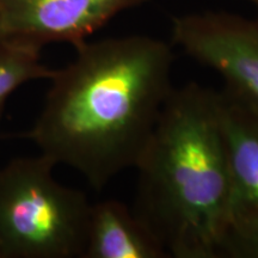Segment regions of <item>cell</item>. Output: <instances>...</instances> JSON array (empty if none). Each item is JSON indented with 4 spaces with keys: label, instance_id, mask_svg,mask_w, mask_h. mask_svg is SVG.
Segmentation results:
<instances>
[{
    "label": "cell",
    "instance_id": "1",
    "mask_svg": "<svg viewBox=\"0 0 258 258\" xmlns=\"http://www.w3.org/2000/svg\"><path fill=\"white\" fill-rule=\"evenodd\" d=\"M76 50L49 79L41 114L23 137L101 191L135 166L150 140L173 91V54L147 36L84 41Z\"/></svg>",
    "mask_w": 258,
    "mask_h": 258
},
{
    "label": "cell",
    "instance_id": "2",
    "mask_svg": "<svg viewBox=\"0 0 258 258\" xmlns=\"http://www.w3.org/2000/svg\"><path fill=\"white\" fill-rule=\"evenodd\" d=\"M134 169L132 209L169 257H221L231 182L217 91L196 83L173 89Z\"/></svg>",
    "mask_w": 258,
    "mask_h": 258
},
{
    "label": "cell",
    "instance_id": "3",
    "mask_svg": "<svg viewBox=\"0 0 258 258\" xmlns=\"http://www.w3.org/2000/svg\"><path fill=\"white\" fill-rule=\"evenodd\" d=\"M40 154L0 169V258H83L91 203Z\"/></svg>",
    "mask_w": 258,
    "mask_h": 258
},
{
    "label": "cell",
    "instance_id": "4",
    "mask_svg": "<svg viewBox=\"0 0 258 258\" xmlns=\"http://www.w3.org/2000/svg\"><path fill=\"white\" fill-rule=\"evenodd\" d=\"M172 41L221 76L226 89L258 106V19L226 12L185 15L173 19Z\"/></svg>",
    "mask_w": 258,
    "mask_h": 258
},
{
    "label": "cell",
    "instance_id": "5",
    "mask_svg": "<svg viewBox=\"0 0 258 258\" xmlns=\"http://www.w3.org/2000/svg\"><path fill=\"white\" fill-rule=\"evenodd\" d=\"M147 0H0V34L42 48L74 47L124 10Z\"/></svg>",
    "mask_w": 258,
    "mask_h": 258
},
{
    "label": "cell",
    "instance_id": "6",
    "mask_svg": "<svg viewBox=\"0 0 258 258\" xmlns=\"http://www.w3.org/2000/svg\"><path fill=\"white\" fill-rule=\"evenodd\" d=\"M217 103L230 173L231 218L258 207V106L226 88L217 92Z\"/></svg>",
    "mask_w": 258,
    "mask_h": 258
},
{
    "label": "cell",
    "instance_id": "7",
    "mask_svg": "<svg viewBox=\"0 0 258 258\" xmlns=\"http://www.w3.org/2000/svg\"><path fill=\"white\" fill-rule=\"evenodd\" d=\"M166 250L132 208L117 200L91 205L83 258H165Z\"/></svg>",
    "mask_w": 258,
    "mask_h": 258
},
{
    "label": "cell",
    "instance_id": "8",
    "mask_svg": "<svg viewBox=\"0 0 258 258\" xmlns=\"http://www.w3.org/2000/svg\"><path fill=\"white\" fill-rule=\"evenodd\" d=\"M41 48L0 36V117L12 92L25 83L49 80L55 71L41 62Z\"/></svg>",
    "mask_w": 258,
    "mask_h": 258
},
{
    "label": "cell",
    "instance_id": "9",
    "mask_svg": "<svg viewBox=\"0 0 258 258\" xmlns=\"http://www.w3.org/2000/svg\"><path fill=\"white\" fill-rule=\"evenodd\" d=\"M221 257L258 258V207L238 212L230 218Z\"/></svg>",
    "mask_w": 258,
    "mask_h": 258
},
{
    "label": "cell",
    "instance_id": "10",
    "mask_svg": "<svg viewBox=\"0 0 258 258\" xmlns=\"http://www.w3.org/2000/svg\"><path fill=\"white\" fill-rule=\"evenodd\" d=\"M250 2H252V3H254V4H256V5L258 6V0H250Z\"/></svg>",
    "mask_w": 258,
    "mask_h": 258
},
{
    "label": "cell",
    "instance_id": "11",
    "mask_svg": "<svg viewBox=\"0 0 258 258\" xmlns=\"http://www.w3.org/2000/svg\"><path fill=\"white\" fill-rule=\"evenodd\" d=\"M0 36H2V34H0Z\"/></svg>",
    "mask_w": 258,
    "mask_h": 258
}]
</instances>
